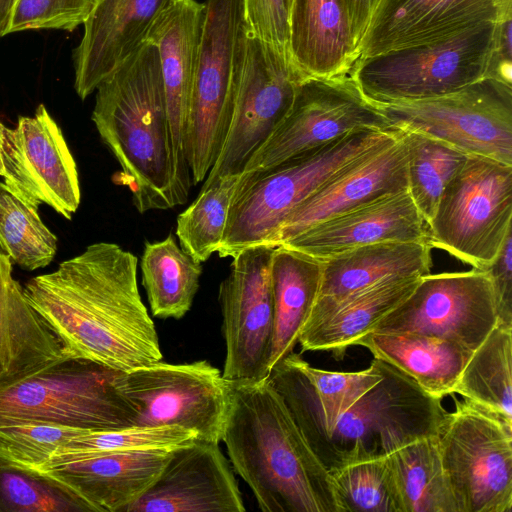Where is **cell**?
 Wrapping results in <instances>:
<instances>
[{"label":"cell","mask_w":512,"mask_h":512,"mask_svg":"<svg viewBox=\"0 0 512 512\" xmlns=\"http://www.w3.org/2000/svg\"><path fill=\"white\" fill-rule=\"evenodd\" d=\"M137 273L132 252L98 242L23 289L68 354L129 371L162 359Z\"/></svg>","instance_id":"1"},{"label":"cell","mask_w":512,"mask_h":512,"mask_svg":"<svg viewBox=\"0 0 512 512\" xmlns=\"http://www.w3.org/2000/svg\"><path fill=\"white\" fill-rule=\"evenodd\" d=\"M221 441L264 512H338L330 475L266 378L231 383Z\"/></svg>","instance_id":"2"},{"label":"cell","mask_w":512,"mask_h":512,"mask_svg":"<svg viewBox=\"0 0 512 512\" xmlns=\"http://www.w3.org/2000/svg\"><path fill=\"white\" fill-rule=\"evenodd\" d=\"M92 120L140 213L181 205L158 51L144 41L96 88Z\"/></svg>","instance_id":"3"},{"label":"cell","mask_w":512,"mask_h":512,"mask_svg":"<svg viewBox=\"0 0 512 512\" xmlns=\"http://www.w3.org/2000/svg\"><path fill=\"white\" fill-rule=\"evenodd\" d=\"M499 24H481L441 42L359 60L349 76L373 105L443 96L487 76L510 82L511 62L498 52Z\"/></svg>","instance_id":"4"},{"label":"cell","mask_w":512,"mask_h":512,"mask_svg":"<svg viewBox=\"0 0 512 512\" xmlns=\"http://www.w3.org/2000/svg\"><path fill=\"white\" fill-rule=\"evenodd\" d=\"M123 371L66 353L0 383V426L48 423L86 430L134 426Z\"/></svg>","instance_id":"5"},{"label":"cell","mask_w":512,"mask_h":512,"mask_svg":"<svg viewBox=\"0 0 512 512\" xmlns=\"http://www.w3.org/2000/svg\"><path fill=\"white\" fill-rule=\"evenodd\" d=\"M397 133L357 129L270 169L247 172L229 210L219 257L232 258L249 247L269 246L292 210L343 168Z\"/></svg>","instance_id":"6"},{"label":"cell","mask_w":512,"mask_h":512,"mask_svg":"<svg viewBox=\"0 0 512 512\" xmlns=\"http://www.w3.org/2000/svg\"><path fill=\"white\" fill-rule=\"evenodd\" d=\"M382 378L329 432L305 437L327 471L385 456L419 438L437 435L449 412L411 377L381 360Z\"/></svg>","instance_id":"7"},{"label":"cell","mask_w":512,"mask_h":512,"mask_svg":"<svg viewBox=\"0 0 512 512\" xmlns=\"http://www.w3.org/2000/svg\"><path fill=\"white\" fill-rule=\"evenodd\" d=\"M431 248L486 270L512 233V165L467 156L427 225Z\"/></svg>","instance_id":"8"},{"label":"cell","mask_w":512,"mask_h":512,"mask_svg":"<svg viewBox=\"0 0 512 512\" xmlns=\"http://www.w3.org/2000/svg\"><path fill=\"white\" fill-rule=\"evenodd\" d=\"M398 131H414L467 156L512 165V83L487 76L443 96L375 105Z\"/></svg>","instance_id":"9"},{"label":"cell","mask_w":512,"mask_h":512,"mask_svg":"<svg viewBox=\"0 0 512 512\" xmlns=\"http://www.w3.org/2000/svg\"><path fill=\"white\" fill-rule=\"evenodd\" d=\"M186 127L191 181L206 178L229 127L243 27L242 0H206Z\"/></svg>","instance_id":"10"},{"label":"cell","mask_w":512,"mask_h":512,"mask_svg":"<svg viewBox=\"0 0 512 512\" xmlns=\"http://www.w3.org/2000/svg\"><path fill=\"white\" fill-rule=\"evenodd\" d=\"M437 443L458 512H511L512 426L468 400L457 401Z\"/></svg>","instance_id":"11"},{"label":"cell","mask_w":512,"mask_h":512,"mask_svg":"<svg viewBox=\"0 0 512 512\" xmlns=\"http://www.w3.org/2000/svg\"><path fill=\"white\" fill-rule=\"evenodd\" d=\"M303 80L288 55L255 37L243 23L229 127L204 180L243 172L288 113Z\"/></svg>","instance_id":"12"},{"label":"cell","mask_w":512,"mask_h":512,"mask_svg":"<svg viewBox=\"0 0 512 512\" xmlns=\"http://www.w3.org/2000/svg\"><path fill=\"white\" fill-rule=\"evenodd\" d=\"M120 386L135 408V425H176L192 431L196 440L221 442L230 386L208 361H158L123 371Z\"/></svg>","instance_id":"13"},{"label":"cell","mask_w":512,"mask_h":512,"mask_svg":"<svg viewBox=\"0 0 512 512\" xmlns=\"http://www.w3.org/2000/svg\"><path fill=\"white\" fill-rule=\"evenodd\" d=\"M362 128L393 130L350 76L306 78L286 116L252 154L243 172L270 169Z\"/></svg>","instance_id":"14"},{"label":"cell","mask_w":512,"mask_h":512,"mask_svg":"<svg viewBox=\"0 0 512 512\" xmlns=\"http://www.w3.org/2000/svg\"><path fill=\"white\" fill-rule=\"evenodd\" d=\"M498 321L491 278L473 268L421 276L371 332L422 334L474 351Z\"/></svg>","instance_id":"15"},{"label":"cell","mask_w":512,"mask_h":512,"mask_svg":"<svg viewBox=\"0 0 512 512\" xmlns=\"http://www.w3.org/2000/svg\"><path fill=\"white\" fill-rule=\"evenodd\" d=\"M273 248L258 245L232 257L218 300L226 354L222 376L231 383L269 377L274 328L271 284Z\"/></svg>","instance_id":"16"},{"label":"cell","mask_w":512,"mask_h":512,"mask_svg":"<svg viewBox=\"0 0 512 512\" xmlns=\"http://www.w3.org/2000/svg\"><path fill=\"white\" fill-rule=\"evenodd\" d=\"M2 155L6 185L35 207L44 203L71 219L81 199L76 163L43 104L15 128L4 126Z\"/></svg>","instance_id":"17"},{"label":"cell","mask_w":512,"mask_h":512,"mask_svg":"<svg viewBox=\"0 0 512 512\" xmlns=\"http://www.w3.org/2000/svg\"><path fill=\"white\" fill-rule=\"evenodd\" d=\"M509 17L512 0H379L358 45L356 62L441 42Z\"/></svg>","instance_id":"18"},{"label":"cell","mask_w":512,"mask_h":512,"mask_svg":"<svg viewBox=\"0 0 512 512\" xmlns=\"http://www.w3.org/2000/svg\"><path fill=\"white\" fill-rule=\"evenodd\" d=\"M204 15V2L174 0L157 16L145 39L158 51L175 186L181 205L187 200L191 182L186 127Z\"/></svg>","instance_id":"19"},{"label":"cell","mask_w":512,"mask_h":512,"mask_svg":"<svg viewBox=\"0 0 512 512\" xmlns=\"http://www.w3.org/2000/svg\"><path fill=\"white\" fill-rule=\"evenodd\" d=\"M235 472L219 443L194 440L171 450L150 487L124 512H243Z\"/></svg>","instance_id":"20"},{"label":"cell","mask_w":512,"mask_h":512,"mask_svg":"<svg viewBox=\"0 0 512 512\" xmlns=\"http://www.w3.org/2000/svg\"><path fill=\"white\" fill-rule=\"evenodd\" d=\"M407 189V148L398 131L392 139L343 168L292 210L269 246L277 247L320 221Z\"/></svg>","instance_id":"21"},{"label":"cell","mask_w":512,"mask_h":512,"mask_svg":"<svg viewBox=\"0 0 512 512\" xmlns=\"http://www.w3.org/2000/svg\"><path fill=\"white\" fill-rule=\"evenodd\" d=\"M427 238V225L407 189L320 221L279 246L322 261L372 243Z\"/></svg>","instance_id":"22"},{"label":"cell","mask_w":512,"mask_h":512,"mask_svg":"<svg viewBox=\"0 0 512 512\" xmlns=\"http://www.w3.org/2000/svg\"><path fill=\"white\" fill-rule=\"evenodd\" d=\"M173 1H96L72 53L74 88L82 100L145 41L157 16Z\"/></svg>","instance_id":"23"},{"label":"cell","mask_w":512,"mask_h":512,"mask_svg":"<svg viewBox=\"0 0 512 512\" xmlns=\"http://www.w3.org/2000/svg\"><path fill=\"white\" fill-rule=\"evenodd\" d=\"M172 449L106 453L31 468L94 512H124L154 482Z\"/></svg>","instance_id":"24"},{"label":"cell","mask_w":512,"mask_h":512,"mask_svg":"<svg viewBox=\"0 0 512 512\" xmlns=\"http://www.w3.org/2000/svg\"><path fill=\"white\" fill-rule=\"evenodd\" d=\"M420 277H391L340 299L315 304L298 339L302 351L328 350L342 358L348 347L411 293Z\"/></svg>","instance_id":"25"},{"label":"cell","mask_w":512,"mask_h":512,"mask_svg":"<svg viewBox=\"0 0 512 512\" xmlns=\"http://www.w3.org/2000/svg\"><path fill=\"white\" fill-rule=\"evenodd\" d=\"M289 57L301 76H349L356 46L341 0H291Z\"/></svg>","instance_id":"26"},{"label":"cell","mask_w":512,"mask_h":512,"mask_svg":"<svg viewBox=\"0 0 512 512\" xmlns=\"http://www.w3.org/2000/svg\"><path fill=\"white\" fill-rule=\"evenodd\" d=\"M61 341L28 301L0 252V383L65 355Z\"/></svg>","instance_id":"27"},{"label":"cell","mask_w":512,"mask_h":512,"mask_svg":"<svg viewBox=\"0 0 512 512\" xmlns=\"http://www.w3.org/2000/svg\"><path fill=\"white\" fill-rule=\"evenodd\" d=\"M431 250L427 242L383 241L322 260L315 304L340 299L391 277L426 275L431 269Z\"/></svg>","instance_id":"28"},{"label":"cell","mask_w":512,"mask_h":512,"mask_svg":"<svg viewBox=\"0 0 512 512\" xmlns=\"http://www.w3.org/2000/svg\"><path fill=\"white\" fill-rule=\"evenodd\" d=\"M354 346L368 349L411 377L426 393L443 399L454 387L473 351L452 341L416 333L369 332Z\"/></svg>","instance_id":"29"},{"label":"cell","mask_w":512,"mask_h":512,"mask_svg":"<svg viewBox=\"0 0 512 512\" xmlns=\"http://www.w3.org/2000/svg\"><path fill=\"white\" fill-rule=\"evenodd\" d=\"M322 261L294 249L277 246L271 258L274 328L269 367L294 351L318 298Z\"/></svg>","instance_id":"30"},{"label":"cell","mask_w":512,"mask_h":512,"mask_svg":"<svg viewBox=\"0 0 512 512\" xmlns=\"http://www.w3.org/2000/svg\"><path fill=\"white\" fill-rule=\"evenodd\" d=\"M140 267L152 316L182 318L197 294L201 263L186 253L169 234L163 240L145 244Z\"/></svg>","instance_id":"31"},{"label":"cell","mask_w":512,"mask_h":512,"mask_svg":"<svg viewBox=\"0 0 512 512\" xmlns=\"http://www.w3.org/2000/svg\"><path fill=\"white\" fill-rule=\"evenodd\" d=\"M512 325L499 322L472 352L454 393L512 426Z\"/></svg>","instance_id":"32"},{"label":"cell","mask_w":512,"mask_h":512,"mask_svg":"<svg viewBox=\"0 0 512 512\" xmlns=\"http://www.w3.org/2000/svg\"><path fill=\"white\" fill-rule=\"evenodd\" d=\"M387 458L404 512H458L444 475L437 435L411 441Z\"/></svg>","instance_id":"33"},{"label":"cell","mask_w":512,"mask_h":512,"mask_svg":"<svg viewBox=\"0 0 512 512\" xmlns=\"http://www.w3.org/2000/svg\"><path fill=\"white\" fill-rule=\"evenodd\" d=\"M249 173L223 174L204 180L196 199L177 217L180 247L199 263L217 253L230 207Z\"/></svg>","instance_id":"34"},{"label":"cell","mask_w":512,"mask_h":512,"mask_svg":"<svg viewBox=\"0 0 512 512\" xmlns=\"http://www.w3.org/2000/svg\"><path fill=\"white\" fill-rule=\"evenodd\" d=\"M0 248L22 269L49 265L57 251V237L42 222L38 208L0 182Z\"/></svg>","instance_id":"35"},{"label":"cell","mask_w":512,"mask_h":512,"mask_svg":"<svg viewBox=\"0 0 512 512\" xmlns=\"http://www.w3.org/2000/svg\"><path fill=\"white\" fill-rule=\"evenodd\" d=\"M407 148L409 194L428 225L442 192L467 155L414 131H400Z\"/></svg>","instance_id":"36"},{"label":"cell","mask_w":512,"mask_h":512,"mask_svg":"<svg viewBox=\"0 0 512 512\" xmlns=\"http://www.w3.org/2000/svg\"><path fill=\"white\" fill-rule=\"evenodd\" d=\"M338 512H404L387 455L329 471Z\"/></svg>","instance_id":"37"},{"label":"cell","mask_w":512,"mask_h":512,"mask_svg":"<svg viewBox=\"0 0 512 512\" xmlns=\"http://www.w3.org/2000/svg\"><path fill=\"white\" fill-rule=\"evenodd\" d=\"M195 439L192 431L176 425L88 430L62 446L46 463H63L106 453L174 449Z\"/></svg>","instance_id":"38"},{"label":"cell","mask_w":512,"mask_h":512,"mask_svg":"<svg viewBox=\"0 0 512 512\" xmlns=\"http://www.w3.org/2000/svg\"><path fill=\"white\" fill-rule=\"evenodd\" d=\"M75 495L37 471L0 457V512H86Z\"/></svg>","instance_id":"39"},{"label":"cell","mask_w":512,"mask_h":512,"mask_svg":"<svg viewBox=\"0 0 512 512\" xmlns=\"http://www.w3.org/2000/svg\"><path fill=\"white\" fill-rule=\"evenodd\" d=\"M86 429L48 423L0 426V457L26 468L38 467Z\"/></svg>","instance_id":"40"},{"label":"cell","mask_w":512,"mask_h":512,"mask_svg":"<svg viewBox=\"0 0 512 512\" xmlns=\"http://www.w3.org/2000/svg\"><path fill=\"white\" fill-rule=\"evenodd\" d=\"M97 0H16L8 33L35 29L72 32L83 25Z\"/></svg>","instance_id":"41"},{"label":"cell","mask_w":512,"mask_h":512,"mask_svg":"<svg viewBox=\"0 0 512 512\" xmlns=\"http://www.w3.org/2000/svg\"><path fill=\"white\" fill-rule=\"evenodd\" d=\"M242 10L244 25L255 37L289 56L288 0H242Z\"/></svg>","instance_id":"42"},{"label":"cell","mask_w":512,"mask_h":512,"mask_svg":"<svg viewBox=\"0 0 512 512\" xmlns=\"http://www.w3.org/2000/svg\"><path fill=\"white\" fill-rule=\"evenodd\" d=\"M485 271L491 278L499 322L512 325V233Z\"/></svg>","instance_id":"43"},{"label":"cell","mask_w":512,"mask_h":512,"mask_svg":"<svg viewBox=\"0 0 512 512\" xmlns=\"http://www.w3.org/2000/svg\"><path fill=\"white\" fill-rule=\"evenodd\" d=\"M379 0H341L347 14L356 52Z\"/></svg>","instance_id":"44"},{"label":"cell","mask_w":512,"mask_h":512,"mask_svg":"<svg viewBox=\"0 0 512 512\" xmlns=\"http://www.w3.org/2000/svg\"><path fill=\"white\" fill-rule=\"evenodd\" d=\"M16 0H0V38L9 34V25Z\"/></svg>","instance_id":"45"},{"label":"cell","mask_w":512,"mask_h":512,"mask_svg":"<svg viewBox=\"0 0 512 512\" xmlns=\"http://www.w3.org/2000/svg\"><path fill=\"white\" fill-rule=\"evenodd\" d=\"M4 125L0 122V176L4 177L5 175V167L3 163V155H2V131Z\"/></svg>","instance_id":"46"},{"label":"cell","mask_w":512,"mask_h":512,"mask_svg":"<svg viewBox=\"0 0 512 512\" xmlns=\"http://www.w3.org/2000/svg\"><path fill=\"white\" fill-rule=\"evenodd\" d=\"M291 0H288V5L290 6Z\"/></svg>","instance_id":"47"}]
</instances>
